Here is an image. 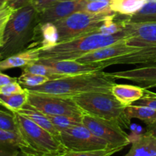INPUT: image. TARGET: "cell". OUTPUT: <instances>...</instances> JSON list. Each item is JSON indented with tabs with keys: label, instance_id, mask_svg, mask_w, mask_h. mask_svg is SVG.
Instances as JSON below:
<instances>
[{
	"label": "cell",
	"instance_id": "cell-29",
	"mask_svg": "<svg viewBox=\"0 0 156 156\" xmlns=\"http://www.w3.org/2000/svg\"><path fill=\"white\" fill-rule=\"evenodd\" d=\"M123 148H109L106 149H100L94 151H85V152H76V151L66 150L59 155L55 156H111L120 152Z\"/></svg>",
	"mask_w": 156,
	"mask_h": 156
},
{
	"label": "cell",
	"instance_id": "cell-17",
	"mask_svg": "<svg viewBox=\"0 0 156 156\" xmlns=\"http://www.w3.org/2000/svg\"><path fill=\"white\" fill-rule=\"evenodd\" d=\"M41 49L29 47L24 51L0 60V71L14 68H21L34 63L39 59Z\"/></svg>",
	"mask_w": 156,
	"mask_h": 156
},
{
	"label": "cell",
	"instance_id": "cell-30",
	"mask_svg": "<svg viewBox=\"0 0 156 156\" xmlns=\"http://www.w3.org/2000/svg\"><path fill=\"white\" fill-rule=\"evenodd\" d=\"M0 129L8 131L18 132L15 114L0 108ZM19 133V132H18Z\"/></svg>",
	"mask_w": 156,
	"mask_h": 156
},
{
	"label": "cell",
	"instance_id": "cell-14",
	"mask_svg": "<svg viewBox=\"0 0 156 156\" xmlns=\"http://www.w3.org/2000/svg\"><path fill=\"white\" fill-rule=\"evenodd\" d=\"M37 62L53 69L57 73L66 76H78L104 70L101 67L92 63H82L76 60H50L39 59Z\"/></svg>",
	"mask_w": 156,
	"mask_h": 156
},
{
	"label": "cell",
	"instance_id": "cell-3",
	"mask_svg": "<svg viewBox=\"0 0 156 156\" xmlns=\"http://www.w3.org/2000/svg\"><path fill=\"white\" fill-rule=\"evenodd\" d=\"M126 34L123 28L115 34H107L100 30L79 37L58 43L51 48L41 50L39 59L50 60H76L81 56L99 48L125 40Z\"/></svg>",
	"mask_w": 156,
	"mask_h": 156
},
{
	"label": "cell",
	"instance_id": "cell-36",
	"mask_svg": "<svg viewBox=\"0 0 156 156\" xmlns=\"http://www.w3.org/2000/svg\"><path fill=\"white\" fill-rule=\"evenodd\" d=\"M15 82H18V79L17 78L11 77V76L4 74V73H2V71H0V86Z\"/></svg>",
	"mask_w": 156,
	"mask_h": 156
},
{
	"label": "cell",
	"instance_id": "cell-15",
	"mask_svg": "<svg viewBox=\"0 0 156 156\" xmlns=\"http://www.w3.org/2000/svg\"><path fill=\"white\" fill-rule=\"evenodd\" d=\"M20 150L37 156L19 133L0 129V156H12Z\"/></svg>",
	"mask_w": 156,
	"mask_h": 156
},
{
	"label": "cell",
	"instance_id": "cell-4",
	"mask_svg": "<svg viewBox=\"0 0 156 156\" xmlns=\"http://www.w3.org/2000/svg\"><path fill=\"white\" fill-rule=\"evenodd\" d=\"M72 98L84 114L114 122L122 128L128 129L130 126V120L126 114V107L112 93H86Z\"/></svg>",
	"mask_w": 156,
	"mask_h": 156
},
{
	"label": "cell",
	"instance_id": "cell-7",
	"mask_svg": "<svg viewBox=\"0 0 156 156\" xmlns=\"http://www.w3.org/2000/svg\"><path fill=\"white\" fill-rule=\"evenodd\" d=\"M28 93L27 104L46 115H66L79 118L83 116V111L71 98Z\"/></svg>",
	"mask_w": 156,
	"mask_h": 156
},
{
	"label": "cell",
	"instance_id": "cell-32",
	"mask_svg": "<svg viewBox=\"0 0 156 156\" xmlns=\"http://www.w3.org/2000/svg\"><path fill=\"white\" fill-rule=\"evenodd\" d=\"M133 105L149 107L156 110V93L149 91L148 89H145L144 95L140 100L133 103Z\"/></svg>",
	"mask_w": 156,
	"mask_h": 156
},
{
	"label": "cell",
	"instance_id": "cell-24",
	"mask_svg": "<svg viewBox=\"0 0 156 156\" xmlns=\"http://www.w3.org/2000/svg\"><path fill=\"white\" fill-rule=\"evenodd\" d=\"M126 114L129 120L132 119H138L146 123V124L156 121V110L149 107L129 105L126 107Z\"/></svg>",
	"mask_w": 156,
	"mask_h": 156
},
{
	"label": "cell",
	"instance_id": "cell-40",
	"mask_svg": "<svg viewBox=\"0 0 156 156\" xmlns=\"http://www.w3.org/2000/svg\"><path fill=\"white\" fill-rule=\"evenodd\" d=\"M84 1H86V2H89V1H96V0H84Z\"/></svg>",
	"mask_w": 156,
	"mask_h": 156
},
{
	"label": "cell",
	"instance_id": "cell-33",
	"mask_svg": "<svg viewBox=\"0 0 156 156\" xmlns=\"http://www.w3.org/2000/svg\"><path fill=\"white\" fill-rule=\"evenodd\" d=\"M24 91V88L18 83V82H12L7 85L0 86V94H11L15 93H21Z\"/></svg>",
	"mask_w": 156,
	"mask_h": 156
},
{
	"label": "cell",
	"instance_id": "cell-13",
	"mask_svg": "<svg viewBox=\"0 0 156 156\" xmlns=\"http://www.w3.org/2000/svg\"><path fill=\"white\" fill-rule=\"evenodd\" d=\"M140 49L138 47L127 45L125 40H123L116 44L93 50L79 57V59H76V61L82 63H96V62L108 60L117 56L129 54L133 52L137 51Z\"/></svg>",
	"mask_w": 156,
	"mask_h": 156
},
{
	"label": "cell",
	"instance_id": "cell-26",
	"mask_svg": "<svg viewBox=\"0 0 156 156\" xmlns=\"http://www.w3.org/2000/svg\"><path fill=\"white\" fill-rule=\"evenodd\" d=\"M47 117L59 133L72 126L82 124V118H79V117L66 115L47 116Z\"/></svg>",
	"mask_w": 156,
	"mask_h": 156
},
{
	"label": "cell",
	"instance_id": "cell-21",
	"mask_svg": "<svg viewBox=\"0 0 156 156\" xmlns=\"http://www.w3.org/2000/svg\"><path fill=\"white\" fill-rule=\"evenodd\" d=\"M28 95V91L25 88L24 91L21 93L11 94H0V105L11 112L17 113L27 105Z\"/></svg>",
	"mask_w": 156,
	"mask_h": 156
},
{
	"label": "cell",
	"instance_id": "cell-20",
	"mask_svg": "<svg viewBox=\"0 0 156 156\" xmlns=\"http://www.w3.org/2000/svg\"><path fill=\"white\" fill-rule=\"evenodd\" d=\"M17 113L31 120L32 121L34 122L38 126L44 128V129L50 132V133H52L53 136L57 137V138L59 137V133H60L55 127L54 125L52 123L50 119L48 118V117L46 114H43L42 112H41L38 110L35 109L34 108L29 105L28 104H27L21 111Z\"/></svg>",
	"mask_w": 156,
	"mask_h": 156
},
{
	"label": "cell",
	"instance_id": "cell-41",
	"mask_svg": "<svg viewBox=\"0 0 156 156\" xmlns=\"http://www.w3.org/2000/svg\"><path fill=\"white\" fill-rule=\"evenodd\" d=\"M1 107H2V106H1V105H0V108H1Z\"/></svg>",
	"mask_w": 156,
	"mask_h": 156
},
{
	"label": "cell",
	"instance_id": "cell-5",
	"mask_svg": "<svg viewBox=\"0 0 156 156\" xmlns=\"http://www.w3.org/2000/svg\"><path fill=\"white\" fill-rule=\"evenodd\" d=\"M118 14L91 13L85 11H79L69 16L54 23L59 34L58 43L65 42L80 36L98 31L102 27L113 21Z\"/></svg>",
	"mask_w": 156,
	"mask_h": 156
},
{
	"label": "cell",
	"instance_id": "cell-25",
	"mask_svg": "<svg viewBox=\"0 0 156 156\" xmlns=\"http://www.w3.org/2000/svg\"><path fill=\"white\" fill-rule=\"evenodd\" d=\"M22 73H32V74H36L39 75V76H45V77L48 78L50 80H54V79H60V78H63L65 77V76H64V75L57 73L56 71H54L53 69L47 66L39 63V62H37L31 64V65L23 67Z\"/></svg>",
	"mask_w": 156,
	"mask_h": 156
},
{
	"label": "cell",
	"instance_id": "cell-9",
	"mask_svg": "<svg viewBox=\"0 0 156 156\" xmlns=\"http://www.w3.org/2000/svg\"><path fill=\"white\" fill-rule=\"evenodd\" d=\"M82 121L92 133L108 142L112 148H124L130 143L129 135L117 123L86 114H83Z\"/></svg>",
	"mask_w": 156,
	"mask_h": 156
},
{
	"label": "cell",
	"instance_id": "cell-12",
	"mask_svg": "<svg viewBox=\"0 0 156 156\" xmlns=\"http://www.w3.org/2000/svg\"><path fill=\"white\" fill-rule=\"evenodd\" d=\"M83 0H59L37 14V24L56 23L72 14L83 10Z\"/></svg>",
	"mask_w": 156,
	"mask_h": 156
},
{
	"label": "cell",
	"instance_id": "cell-27",
	"mask_svg": "<svg viewBox=\"0 0 156 156\" xmlns=\"http://www.w3.org/2000/svg\"><path fill=\"white\" fill-rule=\"evenodd\" d=\"M50 79L48 78L32 73H22L18 78V82L23 88H33L44 85Z\"/></svg>",
	"mask_w": 156,
	"mask_h": 156
},
{
	"label": "cell",
	"instance_id": "cell-8",
	"mask_svg": "<svg viewBox=\"0 0 156 156\" xmlns=\"http://www.w3.org/2000/svg\"><path fill=\"white\" fill-rule=\"evenodd\" d=\"M59 139L66 149L69 151L85 152L112 148L108 142L94 135L83 124L62 130Z\"/></svg>",
	"mask_w": 156,
	"mask_h": 156
},
{
	"label": "cell",
	"instance_id": "cell-38",
	"mask_svg": "<svg viewBox=\"0 0 156 156\" xmlns=\"http://www.w3.org/2000/svg\"><path fill=\"white\" fill-rule=\"evenodd\" d=\"M12 156H34V155H31V154L27 153V152H23V151L20 150L19 152H18L16 154H15V155H13Z\"/></svg>",
	"mask_w": 156,
	"mask_h": 156
},
{
	"label": "cell",
	"instance_id": "cell-35",
	"mask_svg": "<svg viewBox=\"0 0 156 156\" xmlns=\"http://www.w3.org/2000/svg\"><path fill=\"white\" fill-rule=\"evenodd\" d=\"M31 0H7V3L14 9L17 10L18 9L27 5L30 3Z\"/></svg>",
	"mask_w": 156,
	"mask_h": 156
},
{
	"label": "cell",
	"instance_id": "cell-16",
	"mask_svg": "<svg viewBox=\"0 0 156 156\" xmlns=\"http://www.w3.org/2000/svg\"><path fill=\"white\" fill-rule=\"evenodd\" d=\"M59 34L53 23L37 24L35 27L33 41L29 47H39L41 50L51 48L58 44Z\"/></svg>",
	"mask_w": 156,
	"mask_h": 156
},
{
	"label": "cell",
	"instance_id": "cell-2",
	"mask_svg": "<svg viewBox=\"0 0 156 156\" xmlns=\"http://www.w3.org/2000/svg\"><path fill=\"white\" fill-rule=\"evenodd\" d=\"M37 12L30 4L15 10L0 37V58L24 51L33 41Z\"/></svg>",
	"mask_w": 156,
	"mask_h": 156
},
{
	"label": "cell",
	"instance_id": "cell-42",
	"mask_svg": "<svg viewBox=\"0 0 156 156\" xmlns=\"http://www.w3.org/2000/svg\"><path fill=\"white\" fill-rule=\"evenodd\" d=\"M0 60H1V58H0Z\"/></svg>",
	"mask_w": 156,
	"mask_h": 156
},
{
	"label": "cell",
	"instance_id": "cell-11",
	"mask_svg": "<svg viewBox=\"0 0 156 156\" xmlns=\"http://www.w3.org/2000/svg\"><path fill=\"white\" fill-rule=\"evenodd\" d=\"M108 74L115 80L125 79L135 82L145 89L156 87V62L146 64V66L132 69L108 73Z\"/></svg>",
	"mask_w": 156,
	"mask_h": 156
},
{
	"label": "cell",
	"instance_id": "cell-31",
	"mask_svg": "<svg viewBox=\"0 0 156 156\" xmlns=\"http://www.w3.org/2000/svg\"><path fill=\"white\" fill-rule=\"evenodd\" d=\"M14 12L15 10L7 2L0 8V37L2 35L6 24Z\"/></svg>",
	"mask_w": 156,
	"mask_h": 156
},
{
	"label": "cell",
	"instance_id": "cell-23",
	"mask_svg": "<svg viewBox=\"0 0 156 156\" xmlns=\"http://www.w3.org/2000/svg\"><path fill=\"white\" fill-rule=\"evenodd\" d=\"M146 2V0H111V9L120 15L131 16L136 13Z\"/></svg>",
	"mask_w": 156,
	"mask_h": 156
},
{
	"label": "cell",
	"instance_id": "cell-39",
	"mask_svg": "<svg viewBox=\"0 0 156 156\" xmlns=\"http://www.w3.org/2000/svg\"><path fill=\"white\" fill-rule=\"evenodd\" d=\"M6 2H7V0H0V8L4 5Z\"/></svg>",
	"mask_w": 156,
	"mask_h": 156
},
{
	"label": "cell",
	"instance_id": "cell-6",
	"mask_svg": "<svg viewBox=\"0 0 156 156\" xmlns=\"http://www.w3.org/2000/svg\"><path fill=\"white\" fill-rule=\"evenodd\" d=\"M18 132L37 156H55L66 151L59 138L27 117L14 113Z\"/></svg>",
	"mask_w": 156,
	"mask_h": 156
},
{
	"label": "cell",
	"instance_id": "cell-28",
	"mask_svg": "<svg viewBox=\"0 0 156 156\" xmlns=\"http://www.w3.org/2000/svg\"><path fill=\"white\" fill-rule=\"evenodd\" d=\"M111 0H96V1L89 2L85 1L82 11L96 14L114 12L111 9Z\"/></svg>",
	"mask_w": 156,
	"mask_h": 156
},
{
	"label": "cell",
	"instance_id": "cell-1",
	"mask_svg": "<svg viewBox=\"0 0 156 156\" xmlns=\"http://www.w3.org/2000/svg\"><path fill=\"white\" fill-rule=\"evenodd\" d=\"M115 84V79L101 70L87 74L65 76L49 80L39 86L24 88L28 92L72 98L86 93H111V88Z\"/></svg>",
	"mask_w": 156,
	"mask_h": 156
},
{
	"label": "cell",
	"instance_id": "cell-22",
	"mask_svg": "<svg viewBox=\"0 0 156 156\" xmlns=\"http://www.w3.org/2000/svg\"><path fill=\"white\" fill-rule=\"evenodd\" d=\"M125 21L130 23L155 22L156 0H146L144 5L136 14L126 16Z\"/></svg>",
	"mask_w": 156,
	"mask_h": 156
},
{
	"label": "cell",
	"instance_id": "cell-37",
	"mask_svg": "<svg viewBox=\"0 0 156 156\" xmlns=\"http://www.w3.org/2000/svg\"><path fill=\"white\" fill-rule=\"evenodd\" d=\"M147 133L156 137V121L154 123L146 124V132Z\"/></svg>",
	"mask_w": 156,
	"mask_h": 156
},
{
	"label": "cell",
	"instance_id": "cell-18",
	"mask_svg": "<svg viewBox=\"0 0 156 156\" xmlns=\"http://www.w3.org/2000/svg\"><path fill=\"white\" fill-rule=\"evenodd\" d=\"M145 88L139 85L115 84L111 88L113 95L124 106L133 105L144 95Z\"/></svg>",
	"mask_w": 156,
	"mask_h": 156
},
{
	"label": "cell",
	"instance_id": "cell-34",
	"mask_svg": "<svg viewBox=\"0 0 156 156\" xmlns=\"http://www.w3.org/2000/svg\"><path fill=\"white\" fill-rule=\"evenodd\" d=\"M58 1L59 0H31L30 4L34 8L37 13H40L47 9V8L53 5Z\"/></svg>",
	"mask_w": 156,
	"mask_h": 156
},
{
	"label": "cell",
	"instance_id": "cell-19",
	"mask_svg": "<svg viewBox=\"0 0 156 156\" xmlns=\"http://www.w3.org/2000/svg\"><path fill=\"white\" fill-rule=\"evenodd\" d=\"M124 156H156V137L147 133L139 136Z\"/></svg>",
	"mask_w": 156,
	"mask_h": 156
},
{
	"label": "cell",
	"instance_id": "cell-10",
	"mask_svg": "<svg viewBox=\"0 0 156 156\" xmlns=\"http://www.w3.org/2000/svg\"><path fill=\"white\" fill-rule=\"evenodd\" d=\"M123 18L122 27L125 30L126 44L138 48H153L156 50L155 22H126Z\"/></svg>",
	"mask_w": 156,
	"mask_h": 156
}]
</instances>
